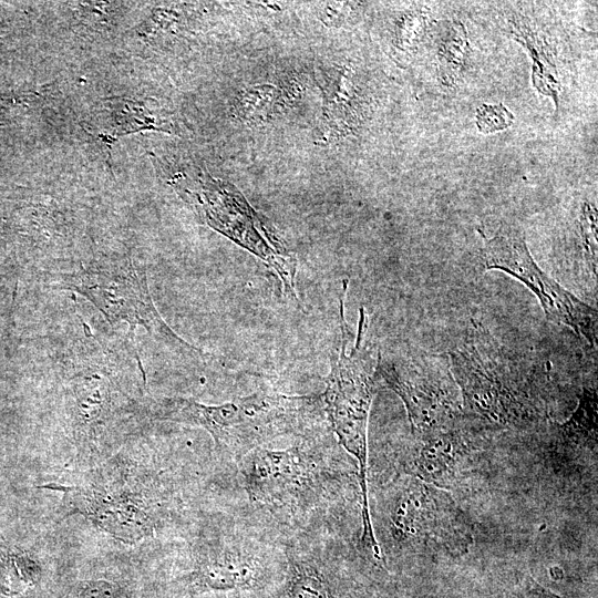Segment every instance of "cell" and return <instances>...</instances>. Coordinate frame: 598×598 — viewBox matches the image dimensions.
Instances as JSON below:
<instances>
[{
    "label": "cell",
    "mask_w": 598,
    "mask_h": 598,
    "mask_svg": "<svg viewBox=\"0 0 598 598\" xmlns=\"http://www.w3.org/2000/svg\"><path fill=\"white\" fill-rule=\"evenodd\" d=\"M40 566L21 553H0V591L14 596L29 590L40 577Z\"/></svg>",
    "instance_id": "2e32d148"
},
{
    "label": "cell",
    "mask_w": 598,
    "mask_h": 598,
    "mask_svg": "<svg viewBox=\"0 0 598 598\" xmlns=\"http://www.w3.org/2000/svg\"><path fill=\"white\" fill-rule=\"evenodd\" d=\"M482 236L487 269L502 270L522 281L538 298L548 320L568 326L591 344L596 342L597 311L538 267L520 228L504 224L494 237Z\"/></svg>",
    "instance_id": "30bf717a"
},
{
    "label": "cell",
    "mask_w": 598,
    "mask_h": 598,
    "mask_svg": "<svg viewBox=\"0 0 598 598\" xmlns=\"http://www.w3.org/2000/svg\"><path fill=\"white\" fill-rule=\"evenodd\" d=\"M461 422L412 433L411 442L398 457L396 472L445 491L461 483L480 451L470 435V426Z\"/></svg>",
    "instance_id": "8fae6325"
},
{
    "label": "cell",
    "mask_w": 598,
    "mask_h": 598,
    "mask_svg": "<svg viewBox=\"0 0 598 598\" xmlns=\"http://www.w3.org/2000/svg\"><path fill=\"white\" fill-rule=\"evenodd\" d=\"M450 358L461 395L462 420L472 424L471 429L526 430L546 419L542 400L486 333H472Z\"/></svg>",
    "instance_id": "5b68a950"
},
{
    "label": "cell",
    "mask_w": 598,
    "mask_h": 598,
    "mask_svg": "<svg viewBox=\"0 0 598 598\" xmlns=\"http://www.w3.org/2000/svg\"><path fill=\"white\" fill-rule=\"evenodd\" d=\"M385 570L408 558H457L473 545L468 517L448 491L400 472L381 484L369 505Z\"/></svg>",
    "instance_id": "7a4b0ae2"
},
{
    "label": "cell",
    "mask_w": 598,
    "mask_h": 598,
    "mask_svg": "<svg viewBox=\"0 0 598 598\" xmlns=\"http://www.w3.org/2000/svg\"><path fill=\"white\" fill-rule=\"evenodd\" d=\"M348 281L342 282L339 316V343L331 355V369L321 393L323 411L337 443L355 461L358 485L368 494V422L378 378V353L367 338L368 317L360 308L358 331L352 334L344 318Z\"/></svg>",
    "instance_id": "8992f818"
},
{
    "label": "cell",
    "mask_w": 598,
    "mask_h": 598,
    "mask_svg": "<svg viewBox=\"0 0 598 598\" xmlns=\"http://www.w3.org/2000/svg\"><path fill=\"white\" fill-rule=\"evenodd\" d=\"M188 566L179 581L190 592L270 598L285 575V542L243 508L196 543Z\"/></svg>",
    "instance_id": "277c9868"
},
{
    "label": "cell",
    "mask_w": 598,
    "mask_h": 598,
    "mask_svg": "<svg viewBox=\"0 0 598 598\" xmlns=\"http://www.w3.org/2000/svg\"><path fill=\"white\" fill-rule=\"evenodd\" d=\"M73 598H121V592L115 584L99 579L85 582Z\"/></svg>",
    "instance_id": "d6986e66"
},
{
    "label": "cell",
    "mask_w": 598,
    "mask_h": 598,
    "mask_svg": "<svg viewBox=\"0 0 598 598\" xmlns=\"http://www.w3.org/2000/svg\"><path fill=\"white\" fill-rule=\"evenodd\" d=\"M51 281L56 288L78 292L91 301L112 324L142 326L175 352L203 357V352L178 337L163 320L152 299L146 271L130 259L101 261Z\"/></svg>",
    "instance_id": "52a82bcc"
},
{
    "label": "cell",
    "mask_w": 598,
    "mask_h": 598,
    "mask_svg": "<svg viewBox=\"0 0 598 598\" xmlns=\"http://www.w3.org/2000/svg\"><path fill=\"white\" fill-rule=\"evenodd\" d=\"M518 598H568L558 595L539 584L533 576L527 575L519 588Z\"/></svg>",
    "instance_id": "ffe728a7"
},
{
    "label": "cell",
    "mask_w": 598,
    "mask_h": 598,
    "mask_svg": "<svg viewBox=\"0 0 598 598\" xmlns=\"http://www.w3.org/2000/svg\"><path fill=\"white\" fill-rule=\"evenodd\" d=\"M377 373L402 400L412 433L462 420V402L451 365L440 355L408 351L378 353Z\"/></svg>",
    "instance_id": "ba28073f"
},
{
    "label": "cell",
    "mask_w": 598,
    "mask_h": 598,
    "mask_svg": "<svg viewBox=\"0 0 598 598\" xmlns=\"http://www.w3.org/2000/svg\"><path fill=\"white\" fill-rule=\"evenodd\" d=\"M71 388L76 423L82 431H93L112 410L111 380L99 372H85L74 377Z\"/></svg>",
    "instance_id": "9a60e30c"
},
{
    "label": "cell",
    "mask_w": 598,
    "mask_h": 598,
    "mask_svg": "<svg viewBox=\"0 0 598 598\" xmlns=\"http://www.w3.org/2000/svg\"><path fill=\"white\" fill-rule=\"evenodd\" d=\"M323 413L321 394L276 391H258L216 405L177 396L147 404V414L155 420L207 431L218 456L234 465L251 450L278 437L305 435L323 427Z\"/></svg>",
    "instance_id": "3957f363"
},
{
    "label": "cell",
    "mask_w": 598,
    "mask_h": 598,
    "mask_svg": "<svg viewBox=\"0 0 598 598\" xmlns=\"http://www.w3.org/2000/svg\"><path fill=\"white\" fill-rule=\"evenodd\" d=\"M429 27L426 9L406 11L395 24L394 45L404 56L412 55L425 38Z\"/></svg>",
    "instance_id": "e0dca14e"
},
{
    "label": "cell",
    "mask_w": 598,
    "mask_h": 598,
    "mask_svg": "<svg viewBox=\"0 0 598 598\" xmlns=\"http://www.w3.org/2000/svg\"><path fill=\"white\" fill-rule=\"evenodd\" d=\"M63 492L74 509L120 540L132 543L153 535L158 523L155 504L122 488L47 485Z\"/></svg>",
    "instance_id": "7c38bea8"
},
{
    "label": "cell",
    "mask_w": 598,
    "mask_h": 598,
    "mask_svg": "<svg viewBox=\"0 0 598 598\" xmlns=\"http://www.w3.org/2000/svg\"><path fill=\"white\" fill-rule=\"evenodd\" d=\"M597 392L584 389L577 409L564 423L556 424L555 445L567 457L597 458Z\"/></svg>",
    "instance_id": "4fadbf2b"
},
{
    "label": "cell",
    "mask_w": 598,
    "mask_h": 598,
    "mask_svg": "<svg viewBox=\"0 0 598 598\" xmlns=\"http://www.w3.org/2000/svg\"><path fill=\"white\" fill-rule=\"evenodd\" d=\"M339 448L324 426L285 447L258 446L235 463L246 509L283 542L307 530L334 528L351 483Z\"/></svg>",
    "instance_id": "6da1fadb"
},
{
    "label": "cell",
    "mask_w": 598,
    "mask_h": 598,
    "mask_svg": "<svg viewBox=\"0 0 598 598\" xmlns=\"http://www.w3.org/2000/svg\"><path fill=\"white\" fill-rule=\"evenodd\" d=\"M433 38L437 79L443 85H455L470 63L466 29L458 21H441L433 30Z\"/></svg>",
    "instance_id": "5bb4252c"
},
{
    "label": "cell",
    "mask_w": 598,
    "mask_h": 598,
    "mask_svg": "<svg viewBox=\"0 0 598 598\" xmlns=\"http://www.w3.org/2000/svg\"><path fill=\"white\" fill-rule=\"evenodd\" d=\"M286 570L270 598H377L358 576L333 528L299 533L285 540Z\"/></svg>",
    "instance_id": "9c48e42d"
},
{
    "label": "cell",
    "mask_w": 598,
    "mask_h": 598,
    "mask_svg": "<svg viewBox=\"0 0 598 598\" xmlns=\"http://www.w3.org/2000/svg\"><path fill=\"white\" fill-rule=\"evenodd\" d=\"M377 598H393V597L390 596L389 594L380 592V594H377Z\"/></svg>",
    "instance_id": "44dd1931"
},
{
    "label": "cell",
    "mask_w": 598,
    "mask_h": 598,
    "mask_svg": "<svg viewBox=\"0 0 598 598\" xmlns=\"http://www.w3.org/2000/svg\"><path fill=\"white\" fill-rule=\"evenodd\" d=\"M513 114L503 105H482L477 109L476 124L482 133L502 131L513 124Z\"/></svg>",
    "instance_id": "ac0fdd59"
}]
</instances>
